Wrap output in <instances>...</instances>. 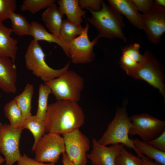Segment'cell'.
<instances>
[{
  "instance_id": "obj_1",
  "label": "cell",
  "mask_w": 165,
  "mask_h": 165,
  "mask_svg": "<svg viewBox=\"0 0 165 165\" xmlns=\"http://www.w3.org/2000/svg\"><path fill=\"white\" fill-rule=\"evenodd\" d=\"M84 121L83 111L78 102L57 101L48 105L44 121L46 132L62 135L79 129Z\"/></svg>"
},
{
  "instance_id": "obj_2",
  "label": "cell",
  "mask_w": 165,
  "mask_h": 165,
  "mask_svg": "<svg viewBox=\"0 0 165 165\" xmlns=\"http://www.w3.org/2000/svg\"><path fill=\"white\" fill-rule=\"evenodd\" d=\"M127 102L125 101L122 107L117 108L114 118L108 124L106 130L97 141L104 146L123 144L125 146L133 149L138 157L142 159L146 158L147 157L136 148L131 139L129 138V131L132 125L127 112Z\"/></svg>"
},
{
  "instance_id": "obj_3",
  "label": "cell",
  "mask_w": 165,
  "mask_h": 165,
  "mask_svg": "<svg viewBox=\"0 0 165 165\" xmlns=\"http://www.w3.org/2000/svg\"><path fill=\"white\" fill-rule=\"evenodd\" d=\"M101 10L94 12L87 9L91 16L87 18L88 21L97 29L99 38H119L126 41V38L123 32L125 26L123 17L108 6L102 0Z\"/></svg>"
},
{
  "instance_id": "obj_4",
  "label": "cell",
  "mask_w": 165,
  "mask_h": 165,
  "mask_svg": "<svg viewBox=\"0 0 165 165\" xmlns=\"http://www.w3.org/2000/svg\"><path fill=\"white\" fill-rule=\"evenodd\" d=\"M45 54L38 42L34 39L29 44L24 55L27 68L44 82L56 79L68 70L69 61L63 68L56 69L50 67L45 61Z\"/></svg>"
},
{
  "instance_id": "obj_5",
  "label": "cell",
  "mask_w": 165,
  "mask_h": 165,
  "mask_svg": "<svg viewBox=\"0 0 165 165\" xmlns=\"http://www.w3.org/2000/svg\"><path fill=\"white\" fill-rule=\"evenodd\" d=\"M44 83L49 87L57 101L78 102L84 88V81L75 72L68 70L59 77Z\"/></svg>"
},
{
  "instance_id": "obj_6",
  "label": "cell",
  "mask_w": 165,
  "mask_h": 165,
  "mask_svg": "<svg viewBox=\"0 0 165 165\" xmlns=\"http://www.w3.org/2000/svg\"><path fill=\"white\" fill-rule=\"evenodd\" d=\"M138 67L130 76L144 80L155 88L165 98L164 77L159 61L149 50L146 51Z\"/></svg>"
},
{
  "instance_id": "obj_7",
  "label": "cell",
  "mask_w": 165,
  "mask_h": 165,
  "mask_svg": "<svg viewBox=\"0 0 165 165\" xmlns=\"http://www.w3.org/2000/svg\"><path fill=\"white\" fill-rule=\"evenodd\" d=\"M32 150L35 152V159L37 161L55 164L60 155L65 152L63 138L55 133L45 134Z\"/></svg>"
},
{
  "instance_id": "obj_8",
  "label": "cell",
  "mask_w": 165,
  "mask_h": 165,
  "mask_svg": "<svg viewBox=\"0 0 165 165\" xmlns=\"http://www.w3.org/2000/svg\"><path fill=\"white\" fill-rule=\"evenodd\" d=\"M132 126L129 134L138 135L142 141L148 142L165 130V122L146 113L129 117Z\"/></svg>"
},
{
  "instance_id": "obj_9",
  "label": "cell",
  "mask_w": 165,
  "mask_h": 165,
  "mask_svg": "<svg viewBox=\"0 0 165 165\" xmlns=\"http://www.w3.org/2000/svg\"><path fill=\"white\" fill-rule=\"evenodd\" d=\"M89 24L87 22L82 33L68 43L69 57L75 64L90 63L95 59L94 46L99 38L97 36L90 41L89 38Z\"/></svg>"
},
{
  "instance_id": "obj_10",
  "label": "cell",
  "mask_w": 165,
  "mask_h": 165,
  "mask_svg": "<svg viewBox=\"0 0 165 165\" xmlns=\"http://www.w3.org/2000/svg\"><path fill=\"white\" fill-rule=\"evenodd\" d=\"M65 152L75 165H86L90 148L88 138L79 129L62 134Z\"/></svg>"
},
{
  "instance_id": "obj_11",
  "label": "cell",
  "mask_w": 165,
  "mask_h": 165,
  "mask_svg": "<svg viewBox=\"0 0 165 165\" xmlns=\"http://www.w3.org/2000/svg\"><path fill=\"white\" fill-rule=\"evenodd\" d=\"M22 131L7 123L2 124L0 127V150L5 157V165H13L21 156L19 144Z\"/></svg>"
},
{
  "instance_id": "obj_12",
  "label": "cell",
  "mask_w": 165,
  "mask_h": 165,
  "mask_svg": "<svg viewBox=\"0 0 165 165\" xmlns=\"http://www.w3.org/2000/svg\"><path fill=\"white\" fill-rule=\"evenodd\" d=\"M143 30L148 39L155 44L159 43L165 31V9L154 2L151 11L141 14Z\"/></svg>"
},
{
  "instance_id": "obj_13",
  "label": "cell",
  "mask_w": 165,
  "mask_h": 165,
  "mask_svg": "<svg viewBox=\"0 0 165 165\" xmlns=\"http://www.w3.org/2000/svg\"><path fill=\"white\" fill-rule=\"evenodd\" d=\"M125 146L119 144L109 147L99 143L95 138L92 141V149L87 157L93 165H116V160L121 149Z\"/></svg>"
},
{
  "instance_id": "obj_14",
  "label": "cell",
  "mask_w": 165,
  "mask_h": 165,
  "mask_svg": "<svg viewBox=\"0 0 165 165\" xmlns=\"http://www.w3.org/2000/svg\"><path fill=\"white\" fill-rule=\"evenodd\" d=\"M16 67L11 59L0 57V89L7 93H15L17 89Z\"/></svg>"
},
{
  "instance_id": "obj_15",
  "label": "cell",
  "mask_w": 165,
  "mask_h": 165,
  "mask_svg": "<svg viewBox=\"0 0 165 165\" xmlns=\"http://www.w3.org/2000/svg\"><path fill=\"white\" fill-rule=\"evenodd\" d=\"M110 6L120 15H124L133 25L143 29L141 14L138 12L131 0H108Z\"/></svg>"
},
{
  "instance_id": "obj_16",
  "label": "cell",
  "mask_w": 165,
  "mask_h": 165,
  "mask_svg": "<svg viewBox=\"0 0 165 165\" xmlns=\"http://www.w3.org/2000/svg\"><path fill=\"white\" fill-rule=\"evenodd\" d=\"M12 28L0 22V57L10 58L14 63L18 47V41L11 36Z\"/></svg>"
},
{
  "instance_id": "obj_17",
  "label": "cell",
  "mask_w": 165,
  "mask_h": 165,
  "mask_svg": "<svg viewBox=\"0 0 165 165\" xmlns=\"http://www.w3.org/2000/svg\"><path fill=\"white\" fill-rule=\"evenodd\" d=\"M57 2L60 12L66 16L68 21L74 24L81 25L82 22V17L86 12L80 7L79 0H59Z\"/></svg>"
},
{
  "instance_id": "obj_18",
  "label": "cell",
  "mask_w": 165,
  "mask_h": 165,
  "mask_svg": "<svg viewBox=\"0 0 165 165\" xmlns=\"http://www.w3.org/2000/svg\"><path fill=\"white\" fill-rule=\"evenodd\" d=\"M30 24V36L34 38V40L56 43L62 48L66 55L69 57L68 43L63 42L59 37L48 32L44 27L38 22L32 21Z\"/></svg>"
},
{
  "instance_id": "obj_19",
  "label": "cell",
  "mask_w": 165,
  "mask_h": 165,
  "mask_svg": "<svg viewBox=\"0 0 165 165\" xmlns=\"http://www.w3.org/2000/svg\"><path fill=\"white\" fill-rule=\"evenodd\" d=\"M63 15L55 3L46 8L42 15V19L50 31L58 37L63 20Z\"/></svg>"
},
{
  "instance_id": "obj_20",
  "label": "cell",
  "mask_w": 165,
  "mask_h": 165,
  "mask_svg": "<svg viewBox=\"0 0 165 165\" xmlns=\"http://www.w3.org/2000/svg\"><path fill=\"white\" fill-rule=\"evenodd\" d=\"M136 148L141 154L145 155L160 165H165V152L157 149L148 142L137 138L131 139Z\"/></svg>"
},
{
  "instance_id": "obj_21",
  "label": "cell",
  "mask_w": 165,
  "mask_h": 165,
  "mask_svg": "<svg viewBox=\"0 0 165 165\" xmlns=\"http://www.w3.org/2000/svg\"><path fill=\"white\" fill-rule=\"evenodd\" d=\"M4 112L12 127L17 129L24 130L25 119L14 99L5 104L4 107Z\"/></svg>"
},
{
  "instance_id": "obj_22",
  "label": "cell",
  "mask_w": 165,
  "mask_h": 165,
  "mask_svg": "<svg viewBox=\"0 0 165 165\" xmlns=\"http://www.w3.org/2000/svg\"><path fill=\"white\" fill-rule=\"evenodd\" d=\"M34 93L33 85L28 83L23 92L13 99L21 111L25 119L31 115V101Z\"/></svg>"
},
{
  "instance_id": "obj_23",
  "label": "cell",
  "mask_w": 165,
  "mask_h": 165,
  "mask_svg": "<svg viewBox=\"0 0 165 165\" xmlns=\"http://www.w3.org/2000/svg\"><path fill=\"white\" fill-rule=\"evenodd\" d=\"M23 128L29 130L33 136L34 142L32 148L46 133L44 121L39 119L35 115H31L25 119Z\"/></svg>"
},
{
  "instance_id": "obj_24",
  "label": "cell",
  "mask_w": 165,
  "mask_h": 165,
  "mask_svg": "<svg viewBox=\"0 0 165 165\" xmlns=\"http://www.w3.org/2000/svg\"><path fill=\"white\" fill-rule=\"evenodd\" d=\"M84 29L81 25L74 24L65 19L63 20L59 37L68 43L79 35Z\"/></svg>"
},
{
  "instance_id": "obj_25",
  "label": "cell",
  "mask_w": 165,
  "mask_h": 165,
  "mask_svg": "<svg viewBox=\"0 0 165 165\" xmlns=\"http://www.w3.org/2000/svg\"><path fill=\"white\" fill-rule=\"evenodd\" d=\"M9 19L15 34L19 36H30L31 24L24 16L14 12Z\"/></svg>"
},
{
  "instance_id": "obj_26",
  "label": "cell",
  "mask_w": 165,
  "mask_h": 165,
  "mask_svg": "<svg viewBox=\"0 0 165 165\" xmlns=\"http://www.w3.org/2000/svg\"><path fill=\"white\" fill-rule=\"evenodd\" d=\"M51 91L49 87L41 83L38 90V98L37 113L35 115L40 119L44 121L48 106V100Z\"/></svg>"
},
{
  "instance_id": "obj_27",
  "label": "cell",
  "mask_w": 165,
  "mask_h": 165,
  "mask_svg": "<svg viewBox=\"0 0 165 165\" xmlns=\"http://www.w3.org/2000/svg\"><path fill=\"white\" fill-rule=\"evenodd\" d=\"M55 0H24L20 6L22 11L34 14L55 3Z\"/></svg>"
},
{
  "instance_id": "obj_28",
  "label": "cell",
  "mask_w": 165,
  "mask_h": 165,
  "mask_svg": "<svg viewBox=\"0 0 165 165\" xmlns=\"http://www.w3.org/2000/svg\"><path fill=\"white\" fill-rule=\"evenodd\" d=\"M116 165H143V161L142 158L129 152L123 147L116 158Z\"/></svg>"
},
{
  "instance_id": "obj_29",
  "label": "cell",
  "mask_w": 165,
  "mask_h": 165,
  "mask_svg": "<svg viewBox=\"0 0 165 165\" xmlns=\"http://www.w3.org/2000/svg\"><path fill=\"white\" fill-rule=\"evenodd\" d=\"M16 6L15 0H0V22L10 18Z\"/></svg>"
},
{
  "instance_id": "obj_30",
  "label": "cell",
  "mask_w": 165,
  "mask_h": 165,
  "mask_svg": "<svg viewBox=\"0 0 165 165\" xmlns=\"http://www.w3.org/2000/svg\"><path fill=\"white\" fill-rule=\"evenodd\" d=\"M140 45L135 43L127 46L122 49V54L129 57L138 63H140L143 60L144 56L140 53Z\"/></svg>"
},
{
  "instance_id": "obj_31",
  "label": "cell",
  "mask_w": 165,
  "mask_h": 165,
  "mask_svg": "<svg viewBox=\"0 0 165 165\" xmlns=\"http://www.w3.org/2000/svg\"><path fill=\"white\" fill-rule=\"evenodd\" d=\"M137 63L129 57L122 54L120 58V64L121 68L125 71L129 75L136 71L140 65Z\"/></svg>"
},
{
  "instance_id": "obj_32",
  "label": "cell",
  "mask_w": 165,
  "mask_h": 165,
  "mask_svg": "<svg viewBox=\"0 0 165 165\" xmlns=\"http://www.w3.org/2000/svg\"><path fill=\"white\" fill-rule=\"evenodd\" d=\"M138 11L145 14L149 12L154 4L152 0H131Z\"/></svg>"
},
{
  "instance_id": "obj_33",
  "label": "cell",
  "mask_w": 165,
  "mask_h": 165,
  "mask_svg": "<svg viewBox=\"0 0 165 165\" xmlns=\"http://www.w3.org/2000/svg\"><path fill=\"white\" fill-rule=\"evenodd\" d=\"M101 0H80L79 5L82 9L86 8L94 12L100 11L101 8Z\"/></svg>"
},
{
  "instance_id": "obj_34",
  "label": "cell",
  "mask_w": 165,
  "mask_h": 165,
  "mask_svg": "<svg viewBox=\"0 0 165 165\" xmlns=\"http://www.w3.org/2000/svg\"><path fill=\"white\" fill-rule=\"evenodd\" d=\"M148 142L157 149L165 152V130L159 136Z\"/></svg>"
},
{
  "instance_id": "obj_35",
  "label": "cell",
  "mask_w": 165,
  "mask_h": 165,
  "mask_svg": "<svg viewBox=\"0 0 165 165\" xmlns=\"http://www.w3.org/2000/svg\"><path fill=\"white\" fill-rule=\"evenodd\" d=\"M17 162V165H55L53 163H45L38 161L28 157L25 154L21 155Z\"/></svg>"
},
{
  "instance_id": "obj_36",
  "label": "cell",
  "mask_w": 165,
  "mask_h": 165,
  "mask_svg": "<svg viewBox=\"0 0 165 165\" xmlns=\"http://www.w3.org/2000/svg\"><path fill=\"white\" fill-rule=\"evenodd\" d=\"M63 165H75L69 159L65 152L62 154Z\"/></svg>"
},
{
  "instance_id": "obj_37",
  "label": "cell",
  "mask_w": 165,
  "mask_h": 165,
  "mask_svg": "<svg viewBox=\"0 0 165 165\" xmlns=\"http://www.w3.org/2000/svg\"><path fill=\"white\" fill-rule=\"evenodd\" d=\"M143 165H160L156 162H153L149 160L148 158H142Z\"/></svg>"
},
{
  "instance_id": "obj_38",
  "label": "cell",
  "mask_w": 165,
  "mask_h": 165,
  "mask_svg": "<svg viewBox=\"0 0 165 165\" xmlns=\"http://www.w3.org/2000/svg\"><path fill=\"white\" fill-rule=\"evenodd\" d=\"M154 2L157 5L164 7L165 6V0H155Z\"/></svg>"
},
{
  "instance_id": "obj_39",
  "label": "cell",
  "mask_w": 165,
  "mask_h": 165,
  "mask_svg": "<svg viewBox=\"0 0 165 165\" xmlns=\"http://www.w3.org/2000/svg\"><path fill=\"white\" fill-rule=\"evenodd\" d=\"M5 161V159L4 158L0 156V165L2 164Z\"/></svg>"
},
{
  "instance_id": "obj_40",
  "label": "cell",
  "mask_w": 165,
  "mask_h": 165,
  "mask_svg": "<svg viewBox=\"0 0 165 165\" xmlns=\"http://www.w3.org/2000/svg\"><path fill=\"white\" fill-rule=\"evenodd\" d=\"M2 124V123L0 122V127Z\"/></svg>"
},
{
  "instance_id": "obj_41",
  "label": "cell",
  "mask_w": 165,
  "mask_h": 165,
  "mask_svg": "<svg viewBox=\"0 0 165 165\" xmlns=\"http://www.w3.org/2000/svg\"><path fill=\"white\" fill-rule=\"evenodd\" d=\"M0 97H1V95H0Z\"/></svg>"
},
{
  "instance_id": "obj_42",
  "label": "cell",
  "mask_w": 165,
  "mask_h": 165,
  "mask_svg": "<svg viewBox=\"0 0 165 165\" xmlns=\"http://www.w3.org/2000/svg\"><path fill=\"white\" fill-rule=\"evenodd\" d=\"M0 153H1L0 150Z\"/></svg>"
},
{
  "instance_id": "obj_43",
  "label": "cell",
  "mask_w": 165,
  "mask_h": 165,
  "mask_svg": "<svg viewBox=\"0 0 165 165\" xmlns=\"http://www.w3.org/2000/svg\"><path fill=\"white\" fill-rule=\"evenodd\" d=\"M3 165H5V164H3Z\"/></svg>"
}]
</instances>
